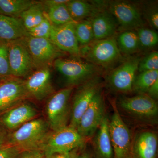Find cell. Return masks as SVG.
<instances>
[{"instance_id":"6da1fadb","label":"cell","mask_w":158,"mask_h":158,"mask_svg":"<svg viewBox=\"0 0 158 158\" xmlns=\"http://www.w3.org/2000/svg\"><path fill=\"white\" fill-rule=\"evenodd\" d=\"M48 124L42 118L34 119L10 133L8 144L23 151L39 150L48 134Z\"/></svg>"},{"instance_id":"7a4b0ae2","label":"cell","mask_w":158,"mask_h":158,"mask_svg":"<svg viewBox=\"0 0 158 158\" xmlns=\"http://www.w3.org/2000/svg\"><path fill=\"white\" fill-rule=\"evenodd\" d=\"M86 139L77 129L67 126L52 133H49L41 144L39 151L45 156L67 153L77 148H82Z\"/></svg>"},{"instance_id":"3957f363","label":"cell","mask_w":158,"mask_h":158,"mask_svg":"<svg viewBox=\"0 0 158 158\" xmlns=\"http://www.w3.org/2000/svg\"><path fill=\"white\" fill-rule=\"evenodd\" d=\"M53 64L56 70L64 77L68 87L82 85L96 76L98 70L97 65L77 57L58 58Z\"/></svg>"},{"instance_id":"277c9868","label":"cell","mask_w":158,"mask_h":158,"mask_svg":"<svg viewBox=\"0 0 158 158\" xmlns=\"http://www.w3.org/2000/svg\"><path fill=\"white\" fill-rule=\"evenodd\" d=\"M74 87H68L50 96L46 106L48 125L52 131L67 126L69 115V102Z\"/></svg>"},{"instance_id":"5b68a950","label":"cell","mask_w":158,"mask_h":158,"mask_svg":"<svg viewBox=\"0 0 158 158\" xmlns=\"http://www.w3.org/2000/svg\"><path fill=\"white\" fill-rule=\"evenodd\" d=\"M113 114L111 120L109 121L113 158H132V141L130 130L116 106H113Z\"/></svg>"},{"instance_id":"8992f818","label":"cell","mask_w":158,"mask_h":158,"mask_svg":"<svg viewBox=\"0 0 158 158\" xmlns=\"http://www.w3.org/2000/svg\"><path fill=\"white\" fill-rule=\"evenodd\" d=\"M36 69L50 67L54 61L62 58L65 53L60 50L49 38H35L28 36L23 38Z\"/></svg>"},{"instance_id":"52a82bcc","label":"cell","mask_w":158,"mask_h":158,"mask_svg":"<svg viewBox=\"0 0 158 158\" xmlns=\"http://www.w3.org/2000/svg\"><path fill=\"white\" fill-rule=\"evenodd\" d=\"M101 80L97 75L80 85L73 99L69 126L76 129L83 113L95 95L101 90Z\"/></svg>"},{"instance_id":"ba28073f","label":"cell","mask_w":158,"mask_h":158,"mask_svg":"<svg viewBox=\"0 0 158 158\" xmlns=\"http://www.w3.org/2000/svg\"><path fill=\"white\" fill-rule=\"evenodd\" d=\"M88 61L102 67L110 66L121 58L117 40L113 37L97 40L87 49L81 52Z\"/></svg>"},{"instance_id":"9c48e42d","label":"cell","mask_w":158,"mask_h":158,"mask_svg":"<svg viewBox=\"0 0 158 158\" xmlns=\"http://www.w3.org/2000/svg\"><path fill=\"white\" fill-rule=\"evenodd\" d=\"M8 45L11 75L20 79L28 76L36 68L23 39L9 42Z\"/></svg>"},{"instance_id":"30bf717a","label":"cell","mask_w":158,"mask_h":158,"mask_svg":"<svg viewBox=\"0 0 158 158\" xmlns=\"http://www.w3.org/2000/svg\"><path fill=\"white\" fill-rule=\"evenodd\" d=\"M105 103L101 90L97 94L79 122L77 130L85 139L92 137L105 117Z\"/></svg>"},{"instance_id":"8fae6325","label":"cell","mask_w":158,"mask_h":158,"mask_svg":"<svg viewBox=\"0 0 158 158\" xmlns=\"http://www.w3.org/2000/svg\"><path fill=\"white\" fill-rule=\"evenodd\" d=\"M30 98L24 80L14 77L3 80L0 84V116Z\"/></svg>"},{"instance_id":"7c38bea8","label":"cell","mask_w":158,"mask_h":158,"mask_svg":"<svg viewBox=\"0 0 158 158\" xmlns=\"http://www.w3.org/2000/svg\"><path fill=\"white\" fill-rule=\"evenodd\" d=\"M119 106L124 111L144 120H153L158 116L157 103L147 94H142L120 99Z\"/></svg>"},{"instance_id":"4fadbf2b","label":"cell","mask_w":158,"mask_h":158,"mask_svg":"<svg viewBox=\"0 0 158 158\" xmlns=\"http://www.w3.org/2000/svg\"><path fill=\"white\" fill-rule=\"evenodd\" d=\"M141 60L139 57H131L113 70L108 77L111 87L119 92H131Z\"/></svg>"},{"instance_id":"5bb4252c","label":"cell","mask_w":158,"mask_h":158,"mask_svg":"<svg viewBox=\"0 0 158 158\" xmlns=\"http://www.w3.org/2000/svg\"><path fill=\"white\" fill-rule=\"evenodd\" d=\"M26 90L32 98L42 101L55 92L51 81V72L49 66L35 69L24 80Z\"/></svg>"},{"instance_id":"9a60e30c","label":"cell","mask_w":158,"mask_h":158,"mask_svg":"<svg viewBox=\"0 0 158 158\" xmlns=\"http://www.w3.org/2000/svg\"><path fill=\"white\" fill-rule=\"evenodd\" d=\"M76 22L60 26L52 24L49 39L60 50L73 57L81 56V48L76 36L75 26Z\"/></svg>"},{"instance_id":"2e32d148","label":"cell","mask_w":158,"mask_h":158,"mask_svg":"<svg viewBox=\"0 0 158 158\" xmlns=\"http://www.w3.org/2000/svg\"><path fill=\"white\" fill-rule=\"evenodd\" d=\"M110 10L122 28L126 31L140 28L144 23L139 10L128 2H113L110 4Z\"/></svg>"},{"instance_id":"e0dca14e","label":"cell","mask_w":158,"mask_h":158,"mask_svg":"<svg viewBox=\"0 0 158 158\" xmlns=\"http://www.w3.org/2000/svg\"><path fill=\"white\" fill-rule=\"evenodd\" d=\"M37 114L35 108L23 102L2 114L0 116V124L7 130L15 131L34 119Z\"/></svg>"},{"instance_id":"ac0fdd59","label":"cell","mask_w":158,"mask_h":158,"mask_svg":"<svg viewBox=\"0 0 158 158\" xmlns=\"http://www.w3.org/2000/svg\"><path fill=\"white\" fill-rule=\"evenodd\" d=\"M158 148L156 134L150 131L139 133L132 142V158H156Z\"/></svg>"},{"instance_id":"d6986e66","label":"cell","mask_w":158,"mask_h":158,"mask_svg":"<svg viewBox=\"0 0 158 158\" xmlns=\"http://www.w3.org/2000/svg\"><path fill=\"white\" fill-rule=\"evenodd\" d=\"M29 36L20 18L0 14V41L9 43Z\"/></svg>"},{"instance_id":"ffe728a7","label":"cell","mask_w":158,"mask_h":158,"mask_svg":"<svg viewBox=\"0 0 158 158\" xmlns=\"http://www.w3.org/2000/svg\"><path fill=\"white\" fill-rule=\"evenodd\" d=\"M94 39L96 40L113 37L116 29V23L112 15L106 11H99L90 19Z\"/></svg>"},{"instance_id":"44dd1931","label":"cell","mask_w":158,"mask_h":158,"mask_svg":"<svg viewBox=\"0 0 158 158\" xmlns=\"http://www.w3.org/2000/svg\"><path fill=\"white\" fill-rule=\"evenodd\" d=\"M94 141V158H113L109 120L105 116L97 130Z\"/></svg>"},{"instance_id":"7402d4cb","label":"cell","mask_w":158,"mask_h":158,"mask_svg":"<svg viewBox=\"0 0 158 158\" xmlns=\"http://www.w3.org/2000/svg\"><path fill=\"white\" fill-rule=\"evenodd\" d=\"M66 6L71 17L75 22L89 19L99 11L96 5L81 0H69Z\"/></svg>"},{"instance_id":"603a6c76","label":"cell","mask_w":158,"mask_h":158,"mask_svg":"<svg viewBox=\"0 0 158 158\" xmlns=\"http://www.w3.org/2000/svg\"><path fill=\"white\" fill-rule=\"evenodd\" d=\"M19 18L28 31L38 25L45 19V9L40 2L35 1L33 5L21 14Z\"/></svg>"},{"instance_id":"cb8c5ba5","label":"cell","mask_w":158,"mask_h":158,"mask_svg":"<svg viewBox=\"0 0 158 158\" xmlns=\"http://www.w3.org/2000/svg\"><path fill=\"white\" fill-rule=\"evenodd\" d=\"M35 2L31 0H0V14L19 18L21 14Z\"/></svg>"},{"instance_id":"d4e9b609","label":"cell","mask_w":158,"mask_h":158,"mask_svg":"<svg viewBox=\"0 0 158 158\" xmlns=\"http://www.w3.org/2000/svg\"><path fill=\"white\" fill-rule=\"evenodd\" d=\"M66 4H60L47 9L45 16L52 24L60 26L75 22L71 17Z\"/></svg>"},{"instance_id":"484cf974","label":"cell","mask_w":158,"mask_h":158,"mask_svg":"<svg viewBox=\"0 0 158 158\" xmlns=\"http://www.w3.org/2000/svg\"><path fill=\"white\" fill-rule=\"evenodd\" d=\"M117 42L119 50L127 54L136 52L141 46L137 33L131 31L122 33L118 36Z\"/></svg>"},{"instance_id":"4316f807","label":"cell","mask_w":158,"mask_h":158,"mask_svg":"<svg viewBox=\"0 0 158 158\" xmlns=\"http://www.w3.org/2000/svg\"><path fill=\"white\" fill-rule=\"evenodd\" d=\"M158 80V70L142 72L135 78L133 90L141 94L147 93L152 85Z\"/></svg>"},{"instance_id":"83f0119b","label":"cell","mask_w":158,"mask_h":158,"mask_svg":"<svg viewBox=\"0 0 158 158\" xmlns=\"http://www.w3.org/2000/svg\"><path fill=\"white\" fill-rule=\"evenodd\" d=\"M75 30L79 45L86 46L94 40L90 19L84 20L76 23Z\"/></svg>"},{"instance_id":"f1b7e54d","label":"cell","mask_w":158,"mask_h":158,"mask_svg":"<svg viewBox=\"0 0 158 158\" xmlns=\"http://www.w3.org/2000/svg\"><path fill=\"white\" fill-rule=\"evenodd\" d=\"M12 77L9 65L8 43L0 41V79L3 81Z\"/></svg>"},{"instance_id":"f546056e","label":"cell","mask_w":158,"mask_h":158,"mask_svg":"<svg viewBox=\"0 0 158 158\" xmlns=\"http://www.w3.org/2000/svg\"><path fill=\"white\" fill-rule=\"evenodd\" d=\"M137 34L140 45L143 47L150 48L157 44L158 34L153 30L140 28L138 29Z\"/></svg>"},{"instance_id":"4dcf8cb0","label":"cell","mask_w":158,"mask_h":158,"mask_svg":"<svg viewBox=\"0 0 158 158\" xmlns=\"http://www.w3.org/2000/svg\"><path fill=\"white\" fill-rule=\"evenodd\" d=\"M52 24L46 17L38 25L28 31L29 36L35 38H49Z\"/></svg>"},{"instance_id":"1f68e13d","label":"cell","mask_w":158,"mask_h":158,"mask_svg":"<svg viewBox=\"0 0 158 158\" xmlns=\"http://www.w3.org/2000/svg\"><path fill=\"white\" fill-rule=\"evenodd\" d=\"M138 70L140 72L148 70H158V52H153L141 59Z\"/></svg>"},{"instance_id":"d6a6232c","label":"cell","mask_w":158,"mask_h":158,"mask_svg":"<svg viewBox=\"0 0 158 158\" xmlns=\"http://www.w3.org/2000/svg\"><path fill=\"white\" fill-rule=\"evenodd\" d=\"M21 152L16 146L6 143L0 147V158H17Z\"/></svg>"},{"instance_id":"836d02e7","label":"cell","mask_w":158,"mask_h":158,"mask_svg":"<svg viewBox=\"0 0 158 158\" xmlns=\"http://www.w3.org/2000/svg\"><path fill=\"white\" fill-rule=\"evenodd\" d=\"M17 158H44V155L39 150L23 151L20 153Z\"/></svg>"},{"instance_id":"e575fe53","label":"cell","mask_w":158,"mask_h":158,"mask_svg":"<svg viewBox=\"0 0 158 158\" xmlns=\"http://www.w3.org/2000/svg\"><path fill=\"white\" fill-rule=\"evenodd\" d=\"M69 0H44L40 1V2L41 3L44 7V9H48L51 7L60 5L62 4H66Z\"/></svg>"},{"instance_id":"d590c367","label":"cell","mask_w":158,"mask_h":158,"mask_svg":"<svg viewBox=\"0 0 158 158\" xmlns=\"http://www.w3.org/2000/svg\"><path fill=\"white\" fill-rule=\"evenodd\" d=\"M9 134L8 130L0 124V147L7 143Z\"/></svg>"},{"instance_id":"8d00e7d4","label":"cell","mask_w":158,"mask_h":158,"mask_svg":"<svg viewBox=\"0 0 158 158\" xmlns=\"http://www.w3.org/2000/svg\"><path fill=\"white\" fill-rule=\"evenodd\" d=\"M148 95L151 98L156 99L158 98V80L156 81L151 87L148 89L147 92Z\"/></svg>"},{"instance_id":"74e56055","label":"cell","mask_w":158,"mask_h":158,"mask_svg":"<svg viewBox=\"0 0 158 158\" xmlns=\"http://www.w3.org/2000/svg\"><path fill=\"white\" fill-rule=\"evenodd\" d=\"M150 24L154 28H158V13L157 11H153L150 14L149 16Z\"/></svg>"},{"instance_id":"f35d334b","label":"cell","mask_w":158,"mask_h":158,"mask_svg":"<svg viewBox=\"0 0 158 158\" xmlns=\"http://www.w3.org/2000/svg\"><path fill=\"white\" fill-rule=\"evenodd\" d=\"M80 148H76L67 153H65V158H78L80 154Z\"/></svg>"},{"instance_id":"ab89813d","label":"cell","mask_w":158,"mask_h":158,"mask_svg":"<svg viewBox=\"0 0 158 158\" xmlns=\"http://www.w3.org/2000/svg\"><path fill=\"white\" fill-rule=\"evenodd\" d=\"M78 158H94L93 154L88 150H85L80 154Z\"/></svg>"},{"instance_id":"60d3db41","label":"cell","mask_w":158,"mask_h":158,"mask_svg":"<svg viewBox=\"0 0 158 158\" xmlns=\"http://www.w3.org/2000/svg\"><path fill=\"white\" fill-rule=\"evenodd\" d=\"M44 158H52V156H44Z\"/></svg>"}]
</instances>
